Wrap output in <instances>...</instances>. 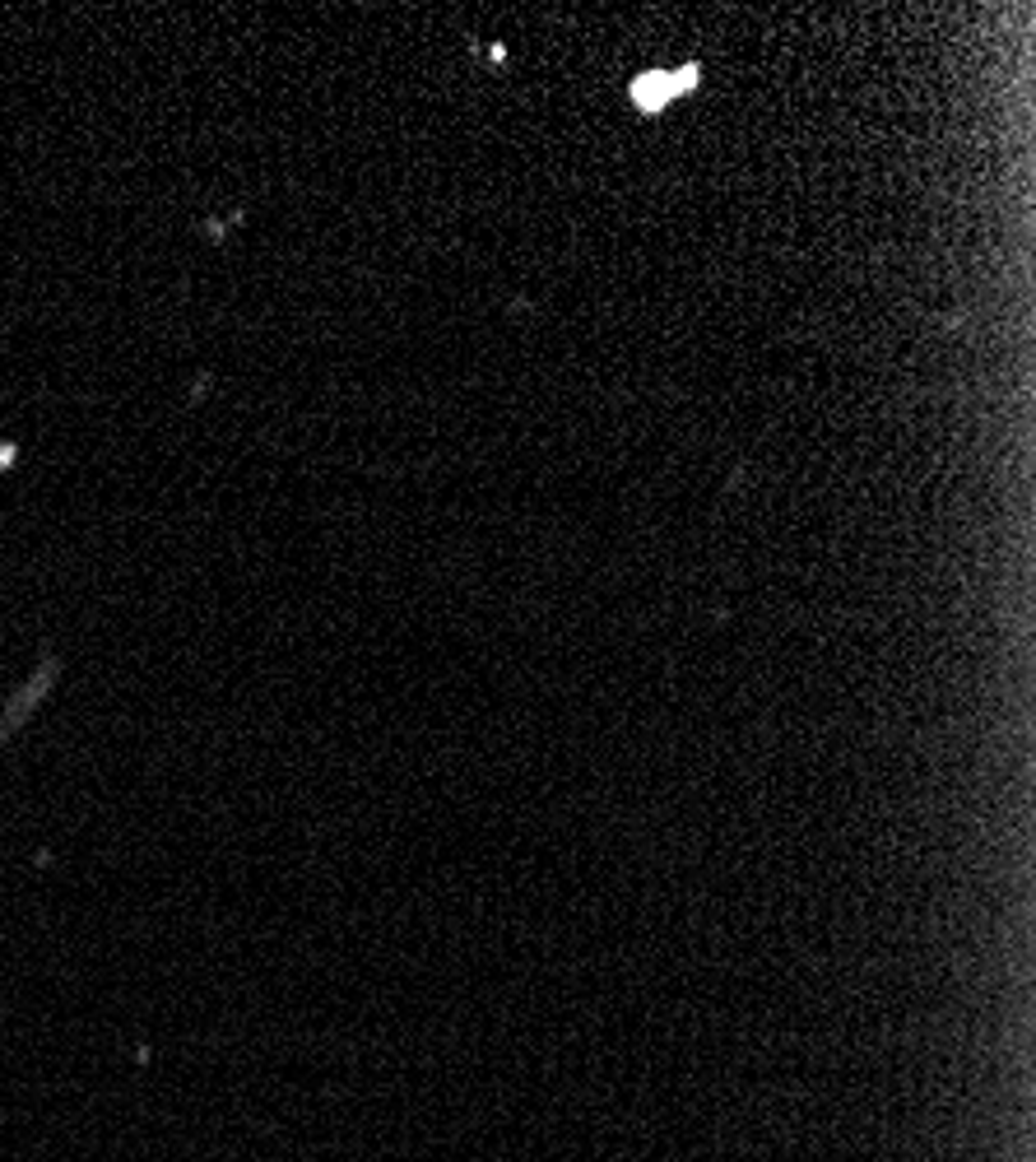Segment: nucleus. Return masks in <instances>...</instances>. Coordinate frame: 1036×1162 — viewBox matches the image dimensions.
<instances>
[{
	"instance_id": "nucleus-1",
	"label": "nucleus",
	"mask_w": 1036,
	"mask_h": 1162,
	"mask_svg": "<svg viewBox=\"0 0 1036 1162\" xmlns=\"http://www.w3.org/2000/svg\"><path fill=\"white\" fill-rule=\"evenodd\" d=\"M675 75H642V80L633 84V102H642L646 112H655L660 102H670L675 98Z\"/></svg>"
}]
</instances>
